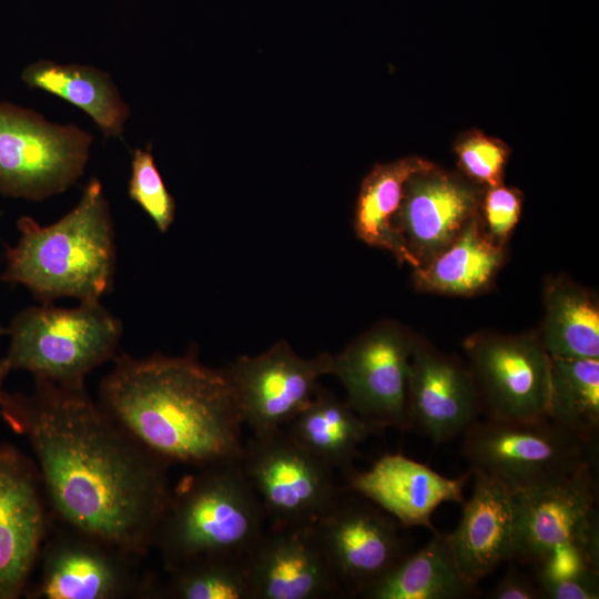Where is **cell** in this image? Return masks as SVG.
I'll use <instances>...</instances> for the list:
<instances>
[{
	"mask_svg": "<svg viewBox=\"0 0 599 599\" xmlns=\"http://www.w3.org/2000/svg\"><path fill=\"white\" fill-rule=\"evenodd\" d=\"M8 334V328L3 327L1 324H0V337L2 335H7Z\"/></svg>",
	"mask_w": 599,
	"mask_h": 599,
	"instance_id": "cell-35",
	"label": "cell"
},
{
	"mask_svg": "<svg viewBox=\"0 0 599 599\" xmlns=\"http://www.w3.org/2000/svg\"><path fill=\"white\" fill-rule=\"evenodd\" d=\"M0 416L28 440L57 520L139 557L153 548L172 494L170 464L84 385L34 379L31 393H3Z\"/></svg>",
	"mask_w": 599,
	"mask_h": 599,
	"instance_id": "cell-1",
	"label": "cell"
},
{
	"mask_svg": "<svg viewBox=\"0 0 599 599\" xmlns=\"http://www.w3.org/2000/svg\"><path fill=\"white\" fill-rule=\"evenodd\" d=\"M474 489L463 505L460 521L450 540L463 577L471 585L511 561L514 546V490L471 471Z\"/></svg>",
	"mask_w": 599,
	"mask_h": 599,
	"instance_id": "cell-20",
	"label": "cell"
},
{
	"mask_svg": "<svg viewBox=\"0 0 599 599\" xmlns=\"http://www.w3.org/2000/svg\"><path fill=\"white\" fill-rule=\"evenodd\" d=\"M332 354L306 358L280 341L254 356H241L225 367L244 425L253 435L286 426L313 399L319 379L329 375Z\"/></svg>",
	"mask_w": 599,
	"mask_h": 599,
	"instance_id": "cell-13",
	"label": "cell"
},
{
	"mask_svg": "<svg viewBox=\"0 0 599 599\" xmlns=\"http://www.w3.org/2000/svg\"><path fill=\"white\" fill-rule=\"evenodd\" d=\"M93 136L38 112L0 102V193L40 202L82 176Z\"/></svg>",
	"mask_w": 599,
	"mask_h": 599,
	"instance_id": "cell-8",
	"label": "cell"
},
{
	"mask_svg": "<svg viewBox=\"0 0 599 599\" xmlns=\"http://www.w3.org/2000/svg\"><path fill=\"white\" fill-rule=\"evenodd\" d=\"M253 599L346 596L314 525L271 527L247 557Z\"/></svg>",
	"mask_w": 599,
	"mask_h": 599,
	"instance_id": "cell-18",
	"label": "cell"
},
{
	"mask_svg": "<svg viewBox=\"0 0 599 599\" xmlns=\"http://www.w3.org/2000/svg\"><path fill=\"white\" fill-rule=\"evenodd\" d=\"M286 433L306 451L344 475L352 471L359 446L382 432L345 400L318 387L309 404L287 425Z\"/></svg>",
	"mask_w": 599,
	"mask_h": 599,
	"instance_id": "cell-23",
	"label": "cell"
},
{
	"mask_svg": "<svg viewBox=\"0 0 599 599\" xmlns=\"http://www.w3.org/2000/svg\"><path fill=\"white\" fill-rule=\"evenodd\" d=\"M483 406L467 365L415 335L408 378V429L435 444L461 436Z\"/></svg>",
	"mask_w": 599,
	"mask_h": 599,
	"instance_id": "cell-16",
	"label": "cell"
},
{
	"mask_svg": "<svg viewBox=\"0 0 599 599\" xmlns=\"http://www.w3.org/2000/svg\"><path fill=\"white\" fill-rule=\"evenodd\" d=\"M570 547L599 559L597 460L558 483L514 491L511 561L535 566Z\"/></svg>",
	"mask_w": 599,
	"mask_h": 599,
	"instance_id": "cell-11",
	"label": "cell"
},
{
	"mask_svg": "<svg viewBox=\"0 0 599 599\" xmlns=\"http://www.w3.org/2000/svg\"><path fill=\"white\" fill-rule=\"evenodd\" d=\"M342 497L314 524L346 595L359 596L410 551L405 528L372 501Z\"/></svg>",
	"mask_w": 599,
	"mask_h": 599,
	"instance_id": "cell-14",
	"label": "cell"
},
{
	"mask_svg": "<svg viewBox=\"0 0 599 599\" xmlns=\"http://www.w3.org/2000/svg\"><path fill=\"white\" fill-rule=\"evenodd\" d=\"M432 165L417 156L376 165L363 180L355 207L354 231L357 237L367 245L392 253L399 264H408L413 268L415 263L393 220L408 179Z\"/></svg>",
	"mask_w": 599,
	"mask_h": 599,
	"instance_id": "cell-26",
	"label": "cell"
},
{
	"mask_svg": "<svg viewBox=\"0 0 599 599\" xmlns=\"http://www.w3.org/2000/svg\"><path fill=\"white\" fill-rule=\"evenodd\" d=\"M550 358L547 417L585 444L597 446L599 358Z\"/></svg>",
	"mask_w": 599,
	"mask_h": 599,
	"instance_id": "cell-27",
	"label": "cell"
},
{
	"mask_svg": "<svg viewBox=\"0 0 599 599\" xmlns=\"http://www.w3.org/2000/svg\"><path fill=\"white\" fill-rule=\"evenodd\" d=\"M489 599H545L537 581L510 566L500 581L490 590Z\"/></svg>",
	"mask_w": 599,
	"mask_h": 599,
	"instance_id": "cell-33",
	"label": "cell"
},
{
	"mask_svg": "<svg viewBox=\"0 0 599 599\" xmlns=\"http://www.w3.org/2000/svg\"><path fill=\"white\" fill-rule=\"evenodd\" d=\"M128 193L161 233L169 231L175 217V202L162 180L150 149L134 150Z\"/></svg>",
	"mask_w": 599,
	"mask_h": 599,
	"instance_id": "cell-30",
	"label": "cell"
},
{
	"mask_svg": "<svg viewBox=\"0 0 599 599\" xmlns=\"http://www.w3.org/2000/svg\"><path fill=\"white\" fill-rule=\"evenodd\" d=\"M21 80L31 89L42 90L81 109L105 139L122 135L130 108L108 73L92 65L39 60L23 69Z\"/></svg>",
	"mask_w": 599,
	"mask_h": 599,
	"instance_id": "cell-24",
	"label": "cell"
},
{
	"mask_svg": "<svg viewBox=\"0 0 599 599\" xmlns=\"http://www.w3.org/2000/svg\"><path fill=\"white\" fill-rule=\"evenodd\" d=\"M504 261L505 247L487 236L477 213L448 247L413 268V282L422 292L470 296L489 288Z\"/></svg>",
	"mask_w": 599,
	"mask_h": 599,
	"instance_id": "cell-22",
	"label": "cell"
},
{
	"mask_svg": "<svg viewBox=\"0 0 599 599\" xmlns=\"http://www.w3.org/2000/svg\"><path fill=\"white\" fill-rule=\"evenodd\" d=\"M487 419L548 418L551 358L537 331H481L463 343Z\"/></svg>",
	"mask_w": 599,
	"mask_h": 599,
	"instance_id": "cell-10",
	"label": "cell"
},
{
	"mask_svg": "<svg viewBox=\"0 0 599 599\" xmlns=\"http://www.w3.org/2000/svg\"><path fill=\"white\" fill-rule=\"evenodd\" d=\"M241 465L272 527L314 525L343 497L335 470L284 428L253 435Z\"/></svg>",
	"mask_w": 599,
	"mask_h": 599,
	"instance_id": "cell-9",
	"label": "cell"
},
{
	"mask_svg": "<svg viewBox=\"0 0 599 599\" xmlns=\"http://www.w3.org/2000/svg\"><path fill=\"white\" fill-rule=\"evenodd\" d=\"M415 335L380 322L332 355L329 375L346 390L345 402L379 429H408V378Z\"/></svg>",
	"mask_w": 599,
	"mask_h": 599,
	"instance_id": "cell-12",
	"label": "cell"
},
{
	"mask_svg": "<svg viewBox=\"0 0 599 599\" xmlns=\"http://www.w3.org/2000/svg\"><path fill=\"white\" fill-rule=\"evenodd\" d=\"M539 337L555 358H599V305L593 292L568 276L549 277L544 288Z\"/></svg>",
	"mask_w": 599,
	"mask_h": 599,
	"instance_id": "cell-25",
	"label": "cell"
},
{
	"mask_svg": "<svg viewBox=\"0 0 599 599\" xmlns=\"http://www.w3.org/2000/svg\"><path fill=\"white\" fill-rule=\"evenodd\" d=\"M51 519L35 461L16 446L1 443L0 599L24 595Z\"/></svg>",
	"mask_w": 599,
	"mask_h": 599,
	"instance_id": "cell-15",
	"label": "cell"
},
{
	"mask_svg": "<svg viewBox=\"0 0 599 599\" xmlns=\"http://www.w3.org/2000/svg\"><path fill=\"white\" fill-rule=\"evenodd\" d=\"M2 213L0 212V220H1Z\"/></svg>",
	"mask_w": 599,
	"mask_h": 599,
	"instance_id": "cell-36",
	"label": "cell"
},
{
	"mask_svg": "<svg viewBox=\"0 0 599 599\" xmlns=\"http://www.w3.org/2000/svg\"><path fill=\"white\" fill-rule=\"evenodd\" d=\"M522 205V194L514 187L499 184L483 193L479 215L487 236L497 245H506L515 229Z\"/></svg>",
	"mask_w": 599,
	"mask_h": 599,
	"instance_id": "cell-32",
	"label": "cell"
},
{
	"mask_svg": "<svg viewBox=\"0 0 599 599\" xmlns=\"http://www.w3.org/2000/svg\"><path fill=\"white\" fill-rule=\"evenodd\" d=\"M479 593L461 575L450 534L433 530L422 548L409 551L358 597L365 599H466Z\"/></svg>",
	"mask_w": 599,
	"mask_h": 599,
	"instance_id": "cell-21",
	"label": "cell"
},
{
	"mask_svg": "<svg viewBox=\"0 0 599 599\" xmlns=\"http://www.w3.org/2000/svg\"><path fill=\"white\" fill-rule=\"evenodd\" d=\"M471 471L450 478L402 454H386L373 466L345 475L347 489L372 501L405 528L432 531L433 512L444 502H463Z\"/></svg>",
	"mask_w": 599,
	"mask_h": 599,
	"instance_id": "cell-19",
	"label": "cell"
},
{
	"mask_svg": "<svg viewBox=\"0 0 599 599\" xmlns=\"http://www.w3.org/2000/svg\"><path fill=\"white\" fill-rule=\"evenodd\" d=\"M123 326L100 301L72 308L51 303L21 309L8 327L6 359L11 370L64 386L84 385L85 377L119 354Z\"/></svg>",
	"mask_w": 599,
	"mask_h": 599,
	"instance_id": "cell-5",
	"label": "cell"
},
{
	"mask_svg": "<svg viewBox=\"0 0 599 599\" xmlns=\"http://www.w3.org/2000/svg\"><path fill=\"white\" fill-rule=\"evenodd\" d=\"M20 236L8 247L4 283L24 286L43 304L61 297L100 301L112 290L114 226L102 183L92 177L78 204L50 225L18 220Z\"/></svg>",
	"mask_w": 599,
	"mask_h": 599,
	"instance_id": "cell-3",
	"label": "cell"
},
{
	"mask_svg": "<svg viewBox=\"0 0 599 599\" xmlns=\"http://www.w3.org/2000/svg\"><path fill=\"white\" fill-rule=\"evenodd\" d=\"M97 402L170 465L196 469L243 455L244 420L229 374L204 365L194 352L143 358L119 353Z\"/></svg>",
	"mask_w": 599,
	"mask_h": 599,
	"instance_id": "cell-2",
	"label": "cell"
},
{
	"mask_svg": "<svg viewBox=\"0 0 599 599\" xmlns=\"http://www.w3.org/2000/svg\"><path fill=\"white\" fill-rule=\"evenodd\" d=\"M11 372V368L7 362V359L3 357L0 359V404L3 396V383L8 376V374Z\"/></svg>",
	"mask_w": 599,
	"mask_h": 599,
	"instance_id": "cell-34",
	"label": "cell"
},
{
	"mask_svg": "<svg viewBox=\"0 0 599 599\" xmlns=\"http://www.w3.org/2000/svg\"><path fill=\"white\" fill-rule=\"evenodd\" d=\"M266 520L241 459L213 464L196 468L172 490L153 547L165 569L204 556L247 557Z\"/></svg>",
	"mask_w": 599,
	"mask_h": 599,
	"instance_id": "cell-4",
	"label": "cell"
},
{
	"mask_svg": "<svg viewBox=\"0 0 599 599\" xmlns=\"http://www.w3.org/2000/svg\"><path fill=\"white\" fill-rule=\"evenodd\" d=\"M461 438V453L470 471L494 478L514 491L558 483L597 460V446L585 444L549 418L478 419Z\"/></svg>",
	"mask_w": 599,
	"mask_h": 599,
	"instance_id": "cell-6",
	"label": "cell"
},
{
	"mask_svg": "<svg viewBox=\"0 0 599 599\" xmlns=\"http://www.w3.org/2000/svg\"><path fill=\"white\" fill-rule=\"evenodd\" d=\"M455 150L460 170L473 183L486 187L502 184L508 153L501 142L474 131L464 135Z\"/></svg>",
	"mask_w": 599,
	"mask_h": 599,
	"instance_id": "cell-31",
	"label": "cell"
},
{
	"mask_svg": "<svg viewBox=\"0 0 599 599\" xmlns=\"http://www.w3.org/2000/svg\"><path fill=\"white\" fill-rule=\"evenodd\" d=\"M247 557L204 556L171 567L161 598L253 599Z\"/></svg>",
	"mask_w": 599,
	"mask_h": 599,
	"instance_id": "cell-28",
	"label": "cell"
},
{
	"mask_svg": "<svg viewBox=\"0 0 599 599\" xmlns=\"http://www.w3.org/2000/svg\"><path fill=\"white\" fill-rule=\"evenodd\" d=\"M483 192L471 181L434 164L413 174L405 184L393 225L415 267L425 265L479 213Z\"/></svg>",
	"mask_w": 599,
	"mask_h": 599,
	"instance_id": "cell-17",
	"label": "cell"
},
{
	"mask_svg": "<svg viewBox=\"0 0 599 599\" xmlns=\"http://www.w3.org/2000/svg\"><path fill=\"white\" fill-rule=\"evenodd\" d=\"M545 599H598L599 559L570 547L532 566Z\"/></svg>",
	"mask_w": 599,
	"mask_h": 599,
	"instance_id": "cell-29",
	"label": "cell"
},
{
	"mask_svg": "<svg viewBox=\"0 0 599 599\" xmlns=\"http://www.w3.org/2000/svg\"><path fill=\"white\" fill-rule=\"evenodd\" d=\"M141 558L52 517L23 596L28 599L161 598V585L154 577L140 572Z\"/></svg>",
	"mask_w": 599,
	"mask_h": 599,
	"instance_id": "cell-7",
	"label": "cell"
}]
</instances>
